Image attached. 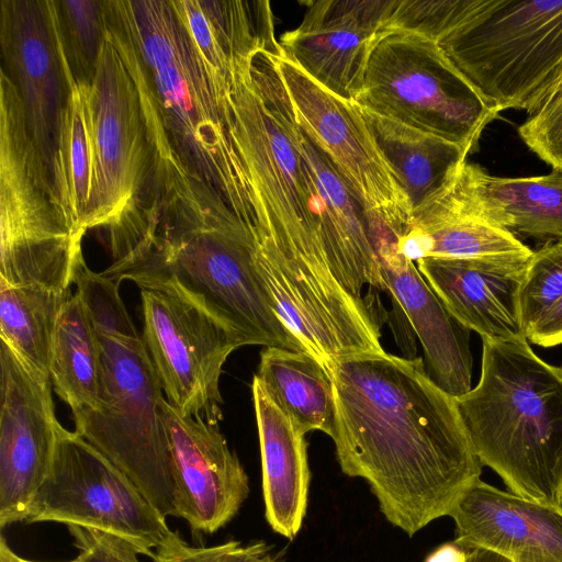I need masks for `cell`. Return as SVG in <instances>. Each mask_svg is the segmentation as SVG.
Here are the masks:
<instances>
[{
    "instance_id": "1",
    "label": "cell",
    "mask_w": 562,
    "mask_h": 562,
    "mask_svg": "<svg viewBox=\"0 0 562 562\" xmlns=\"http://www.w3.org/2000/svg\"><path fill=\"white\" fill-rule=\"evenodd\" d=\"M325 368L341 471L364 479L386 520L411 537L448 516L483 465L456 397L427 375L420 357L362 352Z\"/></svg>"
},
{
    "instance_id": "2",
    "label": "cell",
    "mask_w": 562,
    "mask_h": 562,
    "mask_svg": "<svg viewBox=\"0 0 562 562\" xmlns=\"http://www.w3.org/2000/svg\"><path fill=\"white\" fill-rule=\"evenodd\" d=\"M252 58L234 64L228 102L231 134L254 202L256 260L283 323L306 349L321 351L364 333L373 306L333 273L313 177L255 82Z\"/></svg>"
},
{
    "instance_id": "3",
    "label": "cell",
    "mask_w": 562,
    "mask_h": 562,
    "mask_svg": "<svg viewBox=\"0 0 562 562\" xmlns=\"http://www.w3.org/2000/svg\"><path fill=\"white\" fill-rule=\"evenodd\" d=\"M103 9L156 155L172 159L203 199L228 206L250 231L254 202L231 134L228 77L203 59L172 0H103Z\"/></svg>"
},
{
    "instance_id": "4",
    "label": "cell",
    "mask_w": 562,
    "mask_h": 562,
    "mask_svg": "<svg viewBox=\"0 0 562 562\" xmlns=\"http://www.w3.org/2000/svg\"><path fill=\"white\" fill-rule=\"evenodd\" d=\"M386 27L432 40L499 112L533 114L562 77V0H396Z\"/></svg>"
},
{
    "instance_id": "5",
    "label": "cell",
    "mask_w": 562,
    "mask_h": 562,
    "mask_svg": "<svg viewBox=\"0 0 562 562\" xmlns=\"http://www.w3.org/2000/svg\"><path fill=\"white\" fill-rule=\"evenodd\" d=\"M111 259L103 276L178 296L220 322L244 346L307 352L279 316L250 234L238 218L160 225Z\"/></svg>"
},
{
    "instance_id": "6",
    "label": "cell",
    "mask_w": 562,
    "mask_h": 562,
    "mask_svg": "<svg viewBox=\"0 0 562 562\" xmlns=\"http://www.w3.org/2000/svg\"><path fill=\"white\" fill-rule=\"evenodd\" d=\"M482 340L480 381L456 397L473 449L509 492L562 507V367L527 339Z\"/></svg>"
},
{
    "instance_id": "7",
    "label": "cell",
    "mask_w": 562,
    "mask_h": 562,
    "mask_svg": "<svg viewBox=\"0 0 562 562\" xmlns=\"http://www.w3.org/2000/svg\"><path fill=\"white\" fill-rule=\"evenodd\" d=\"M86 101L92 156L86 231L103 229L112 250L154 231L165 199L136 85L106 35Z\"/></svg>"
},
{
    "instance_id": "8",
    "label": "cell",
    "mask_w": 562,
    "mask_h": 562,
    "mask_svg": "<svg viewBox=\"0 0 562 562\" xmlns=\"http://www.w3.org/2000/svg\"><path fill=\"white\" fill-rule=\"evenodd\" d=\"M29 132L19 91L0 69V283L70 289L82 258Z\"/></svg>"
},
{
    "instance_id": "9",
    "label": "cell",
    "mask_w": 562,
    "mask_h": 562,
    "mask_svg": "<svg viewBox=\"0 0 562 562\" xmlns=\"http://www.w3.org/2000/svg\"><path fill=\"white\" fill-rule=\"evenodd\" d=\"M104 394L95 409L72 413L75 432L98 449L165 517H177L172 458L160 415L162 389L139 335L97 330Z\"/></svg>"
},
{
    "instance_id": "10",
    "label": "cell",
    "mask_w": 562,
    "mask_h": 562,
    "mask_svg": "<svg viewBox=\"0 0 562 562\" xmlns=\"http://www.w3.org/2000/svg\"><path fill=\"white\" fill-rule=\"evenodd\" d=\"M353 101L454 143L468 154L477 148L482 132L499 113L432 40L403 30L376 35Z\"/></svg>"
},
{
    "instance_id": "11",
    "label": "cell",
    "mask_w": 562,
    "mask_h": 562,
    "mask_svg": "<svg viewBox=\"0 0 562 562\" xmlns=\"http://www.w3.org/2000/svg\"><path fill=\"white\" fill-rule=\"evenodd\" d=\"M43 521L117 535L150 558L170 531L166 518L123 471L63 426L50 471L24 522Z\"/></svg>"
},
{
    "instance_id": "12",
    "label": "cell",
    "mask_w": 562,
    "mask_h": 562,
    "mask_svg": "<svg viewBox=\"0 0 562 562\" xmlns=\"http://www.w3.org/2000/svg\"><path fill=\"white\" fill-rule=\"evenodd\" d=\"M271 55L300 127L352 190L368 221L385 224L400 238L413 209L358 104L316 82L283 54Z\"/></svg>"
},
{
    "instance_id": "13",
    "label": "cell",
    "mask_w": 562,
    "mask_h": 562,
    "mask_svg": "<svg viewBox=\"0 0 562 562\" xmlns=\"http://www.w3.org/2000/svg\"><path fill=\"white\" fill-rule=\"evenodd\" d=\"M143 340L167 401L181 415L218 425L220 380L229 355L244 346L195 305L168 293L142 290Z\"/></svg>"
},
{
    "instance_id": "14",
    "label": "cell",
    "mask_w": 562,
    "mask_h": 562,
    "mask_svg": "<svg viewBox=\"0 0 562 562\" xmlns=\"http://www.w3.org/2000/svg\"><path fill=\"white\" fill-rule=\"evenodd\" d=\"M250 69L311 171L321 205L323 241L335 278L357 300L370 297L362 295L364 285L385 291L368 214L339 172L297 124L271 54L259 53Z\"/></svg>"
},
{
    "instance_id": "15",
    "label": "cell",
    "mask_w": 562,
    "mask_h": 562,
    "mask_svg": "<svg viewBox=\"0 0 562 562\" xmlns=\"http://www.w3.org/2000/svg\"><path fill=\"white\" fill-rule=\"evenodd\" d=\"M52 380L0 347V527L25 521L46 480L61 426Z\"/></svg>"
},
{
    "instance_id": "16",
    "label": "cell",
    "mask_w": 562,
    "mask_h": 562,
    "mask_svg": "<svg viewBox=\"0 0 562 562\" xmlns=\"http://www.w3.org/2000/svg\"><path fill=\"white\" fill-rule=\"evenodd\" d=\"M0 43L4 70L19 91L29 132L52 183L67 98L53 0H1Z\"/></svg>"
},
{
    "instance_id": "17",
    "label": "cell",
    "mask_w": 562,
    "mask_h": 562,
    "mask_svg": "<svg viewBox=\"0 0 562 562\" xmlns=\"http://www.w3.org/2000/svg\"><path fill=\"white\" fill-rule=\"evenodd\" d=\"M160 415L172 458L177 518L195 532L214 533L247 499L248 475L218 425L181 415L167 400Z\"/></svg>"
},
{
    "instance_id": "18",
    "label": "cell",
    "mask_w": 562,
    "mask_h": 562,
    "mask_svg": "<svg viewBox=\"0 0 562 562\" xmlns=\"http://www.w3.org/2000/svg\"><path fill=\"white\" fill-rule=\"evenodd\" d=\"M395 0L311 1L302 22L283 33L282 54L333 93L353 100L367 60Z\"/></svg>"
},
{
    "instance_id": "19",
    "label": "cell",
    "mask_w": 562,
    "mask_h": 562,
    "mask_svg": "<svg viewBox=\"0 0 562 562\" xmlns=\"http://www.w3.org/2000/svg\"><path fill=\"white\" fill-rule=\"evenodd\" d=\"M370 234L385 291L419 339L427 375L453 397L468 393L472 376L471 330L447 310L416 263L398 251V237L389 226L372 224Z\"/></svg>"
},
{
    "instance_id": "20",
    "label": "cell",
    "mask_w": 562,
    "mask_h": 562,
    "mask_svg": "<svg viewBox=\"0 0 562 562\" xmlns=\"http://www.w3.org/2000/svg\"><path fill=\"white\" fill-rule=\"evenodd\" d=\"M532 252L427 257L416 267L447 310L482 339H526L520 295Z\"/></svg>"
},
{
    "instance_id": "21",
    "label": "cell",
    "mask_w": 562,
    "mask_h": 562,
    "mask_svg": "<svg viewBox=\"0 0 562 562\" xmlns=\"http://www.w3.org/2000/svg\"><path fill=\"white\" fill-rule=\"evenodd\" d=\"M454 542L514 562H562V507L529 501L481 479L451 507Z\"/></svg>"
},
{
    "instance_id": "22",
    "label": "cell",
    "mask_w": 562,
    "mask_h": 562,
    "mask_svg": "<svg viewBox=\"0 0 562 562\" xmlns=\"http://www.w3.org/2000/svg\"><path fill=\"white\" fill-rule=\"evenodd\" d=\"M439 192L465 214L517 238L562 241V171L504 178L464 161Z\"/></svg>"
},
{
    "instance_id": "23",
    "label": "cell",
    "mask_w": 562,
    "mask_h": 562,
    "mask_svg": "<svg viewBox=\"0 0 562 562\" xmlns=\"http://www.w3.org/2000/svg\"><path fill=\"white\" fill-rule=\"evenodd\" d=\"M251 391L266 519L274 532L292 540L305 517L311 482L305 434L276 404L256 376Z\"/></svg>"
},
{
    "instance_id": "24",
    "label": "cell",
    "mask_w": 562,
    "mask_h": 562,
    "mask_svg": "<svg viewBox=\"0 0 562 562\" xmlns=\"http://www.w3.org/2000/svg\"><path fill=\"white\" fill-rule=\"evenodd\" d=\"M206 64L226 77L233 65L258 52L282 54L269 1L172 0Z\"/></svg>"
},
{
    "instance_id": "25",
    "label": "cell",
    "mask_w": 562,
    "mask_h": 562,
    "mask_svg": "<svg viewBox=\"0 0 562 562\" xmlns=\"http://www.w3.org/2000/svg\"><path fill=\"white\" fill-rule=\"evenodd\" d=\"M398 251L413 262L427 257H485L529 254L513 234L465 214L439 189L413 209L409 224L398 238Z\"/></svg>"
},
{
    "instance_id": "26",
    "label": "cell",
    "mask_w": 562,
    "mask_h": 562,
    "mask_svg": "<svg viewBox=\"0 0 562 562\" xmlns=\"http://www.w3.org/2000/svg\"><path fill=\"white\" fill-rule=\"evenodd\" d=\"M359 109L412 209L440 189L467 161L469 154L454 143L361 106Z\"/></svg>"
},
{
    "instance_id": "27",
    "label": "cell",
    "mask_w": 562,
    "mask_h": 562,
    "mask_svg": "<svg viewBox=\"0 0 562 562\" xmlns=\"http://www.w3.org/2000/svg\"><path fill=\"white\" fill-rule=\"evenodd\" d=\"M256 376L276 404L305 435L335 428L333 382L325 366L307 352L268 347L260 353Z\"/></svg>"
},
{
    "instance_id": "28",
    "label": "cell",
    "mask_w": 562,
    "mask_h": 562,
    "mask_svg": "<svg viewBox=\"0 0 562 562\" xmlns=\"http://www.w3.org/2000/svg\"><path fill=\"white\" fill-rule=\"evenodd\" d=\"M55 31L67 80V98L59 128L52 186L59 209L78 241L86 234L92 180V156L85 82L75 79L64 50L57 23Z\"/></svg>"
},
{
    "instance_id": "29",
    "label": "cell",
    "mask_w": 562,
    "mask_h": 562,
    "mask_svg": "<svg viewBox=\"0 0 562 562\" xmlns=\"http://www.w3.org/2000/svg\"><path fill=\"white\" fill-rule=\"evenodd\" d=\"M56 394L71 413L98 408L104 394L99 338L79 296L72 293L58 316L50 361Z\"/></svg>"
},
{
    "instance_id": "30",
    "label": "cell",
    "mask_w": 562,
    "mask_h": 562,
    "mask_svg": "<svg viewBox=\"0 0 562 562\" xmlns=\"http://www.w3.org/2000/svg\"><path fill=\"white\" fill-rule=\"evenodd\" d=\"M71 290L0 283V338L33 370L50 378L55 329Z\"/></svg>"
},
{
    "instance_id": "31",
    "label": "cell",
    "mask_w": 562,
    "mask_h": 562,
    "mask_svg": "<svg viewBox=\"0 0 562 562\" xmlns=\"http://www.w3.org/2000/svg\"><path fill=\"white\" fill-rule=\"evenodd\" d=\"M57 25L71 72L91 83L95 75L106 25L103 0H55Z\"/></svg>"
},
{
    "instance_id": "32",
    "label": "cell",
    "mask_w": 562,
    "mask_h": 562,
    "mask_svg": "<svg viewBox=\"0 0 562 562\" xmlns=\"http://www.w3.org/2000/svg\"><path fill=\"white\" fill-rule=\"evenodd\" d=\"M72 283L97 330L138 335L121 299L119 282L90 270L82 257L75 267Z\"/></svg>"
},
{
    "instance_id": "33",
    "label": "cell",
    "mask_w": 562,
    "mask_h": 562,
    "mask_svg": "<svg viewBox=\"0 0 562 562\" xmlns=\"http://www.w3.org/2000/svg\"><path fill=\"white\" fill-rule=\"evenodd\" d=\"M154 562H281L280 555L262 540L244 544L229 540L212 547H194L170 530L151 555Z\"/></svg>"
},
{
    "instance_id": "34",
    "label": "cell",
    "mask_w": 562,
    "mask_h": 562,
    "mask_svg": "<svg viewBox=\"0 0 562 562\" xmlns=\"http://www.w3.org/2000/svg\"><path fill=\"white\" fill-rule=\"evenodd\" d=\"M518 133L541 160L562 171V82L518 127Z\"/></svg>"
},
{
    "instance_id": "35",
    "label": "cell",
    "mask_w": 562,
    "mask_h": 562,
    "mask_svg": "<svg viewBox=\"0 0 562 562\" xmlns=\"http://www.w3.org/2000/svg\"><path fill=\"white\" fill-rule=\"evenodd\" d=\"M67 528L79 551L77 562H140L138 550L117 535L76 525Z\"/></svg>"
},
{
    "instance_id": "36",
    "label": "cell",
    "mask_w": 562,
    "mask_h": 562,
    "mask_svg": "<svg viewBox=\"0 0 562 562\" xmlns=\"http://www.w3.org/2000/svg\"><path fill=\"white\" fill-rule=\"evenodd\" d=\"M526 338L542 347H553L562 342V296L544 318L526 333Z\"/></svg>"
},
{
    "instance_id": "37",
    "label": "cell",
    "mask_w": 562,
    "mask_h": 562,
    "mask_svg": "<svg viewBox=\"0 0 562 562\" xmlns=\"http://www.w3.org/2000/svg\"><path fill=\"white\" fill-rule=\"evenodd\" d=\"M468 550L458 546L454 541L441 544L432 551L425 562H467Z\"/></svg>"
},
{
    "instance_id": "38",
    "label": "cell",
    "mask_w": 562,
    "mask_h": 562,
    "mask_svg": "<svg viewBox=\"0 0 562 562\" xmlns=\"http://www.w3.org/2000/svg\"><path fill=\"white\" fill-rule=\"evenodd\" d=\"M467 562H514L513 560L490 550L474 548L468 550Z\"/></svg>"
},
{
    "instance_id": "39",
    "label": "cell",
    "mask_w": 562,
    "mask_h": 562,
    "mask_svg": "<svg viewBox=\"0 0 562 562\" xmlns=\"http://www.w3.org/2000/svg\"><path fill=\"white\" fill-rule=\"evenodd\" d=\"M0 562H12L10 558V547L3 536L0 540Z\"/></svg>"
},
{
    "instance_id": "40",
    "label": "cell",
    "mask_w": 562,
    "mask_h": 562,
    "mask_svg": "<svg viewBox=\"0 0 562 562\" xmlns=\"http://www.w3.org/2000/svg\"><path fill=\"white\" fill-rule=\"evenodd\" d=\"M10 558H11L12 562H38V561H31V560L23 559V558L19 557L16 553H14L12 551L11 548H10ZM68 562H77V561L72 560V561H68Z\"/></svg>"
},
{
    "instance_id": "41",
    "label": "cell",
    "mask_w": 562,
    "mask_h": 562,
    "mask_svg": "<svg viewBox=\"0 0 562 562\" xmlns=\"http://www.w3.org/2000/svg\"><path fill=\"white\" fill-rule=\"evenodd\" d=\"M561 82H562V77H561V79H560L559 83H561ZM559 83H558V85H559ZM558 85H557V86H558ZM554 89H555V88H554Z\"/></svg>"
}]
</instances>
